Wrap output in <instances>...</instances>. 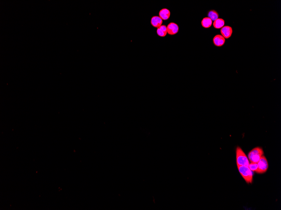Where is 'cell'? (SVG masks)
Instances as JSON below:
<instances>
[{
	"instance_id": "3957f363",
	"label": "cell",
	"mask_w": 281,
	"mask_h": 210,
	"mask_svg": "<svg viewBox=\"0 0 281 210\" xmlns=\"http://www.w3.org/2000/svg\"><path fill=\"white\" fill-rule=\"evenodd\" d=\"M263 155V151L259 147H256L252 150L248 154V158L250 162L257 163Z\"/></svg>"
},
{
	"instance_id": "9c48e42d",
	"label": "cell",
	"mask_w": 281,
	"mask_h": 210,
	"mask_svg": "<svg viewBox=\"0 0 281 210\" xmlns=\"http://www.w3.org/2000/svg\"><path fill=\"white\" fill-rule=\"evenodd\" d=\"M159 17L162 20H167L169 19L171 16V12L168 9L164 8L161 9L159 12Z\"/></svg>"
},
{
	"instance_id": "4fadbf2b",
	"label": "cell",
	"mask_w": 281,
	"mask_h": 210,
	"mask_svg": "<svg viewBox=\"0 0 281 210\" xmlns=\"http://www.w3.org/2000/svg\"><path fill=\"white\" fill-rule=\"evenodd\" d=\"M207 17L211 19L212 21H215L219 18V14L216 11L211 10L207 14Z\"/></svg>"
},
{
	"instance_id": "7c38bea8",
	"label": "cell",
	"mask_w": 281,
	"mask_h": 210,
	"mask_svg": "<svg viewBox=\"0 0 281 210\" xmlns=\"http://www.w3.org/2000/svg\"><path fill=\"white\" fill-rule=\"evenodd\" d=\"M224 20L223 19H220V18H218L214 21V23H213L214 27L217 29L222 28L223 27H224Z\"/></svg>"
},
{
	"instance_id": "8992f818",
	"label": "cell",
	"mask_w": 281,
	"mask_h": 210,
	"mask_svg": "<svg viewBox=\"0 0 281 210\" xmlns=\"http://www.w3.org/2000/svg\"><path fill=\"white\" fill-rule=\"evenodd\" d=\"M221 33L222 36H223L224 38L229 39L232 35L233 30L231 27L226 26L222 28L221 30Z\"/></svg>"
},
{
	"instance_id": "8fae6325",
	"label": "cell",
	"mask_w": 281,
	"mask_h": 210,
	"mask_svg": "<svg viewBox=\"0 0 281 210\" xmlns=\"http://www.w3.org/2000/svg\"><path fill=\"white\" fill-rule=\"evenodd\" d=\"M212 23H213V21L208 17L203 18L201 21V24L204 28H210L211 26Z\"/></svg>"
},
{
	"instance_id": "277c9868",
	"label": "cell",
	"mask_w": 281,
	"mask_h": 210,
	"mask_svg": "<svg viewBox=\"0 0 281 210\" xmlns=\"http://www.w3.org/2000/svg\"><path fill=\"white\" fill-rule=\"evenodd\" d=\"M257 163L258 165V168L256 172V173L258 174H263L265 173L268 170L269 164L266 158L263 155L262 156Z\"/></svg>"
},
{
	"instance_id": "7a4b0ae2",
	"label": "cell",
	"mask_w": 281,
	"mask_h": 210,
	"mask_svg": "<svg viewBox=\"0 0 281 210\" xmlns=\"http://www.w3.org/2000/svg\"><path fill=\"white\" fill-rule=\"evenodd\" d=\"M238 169L241 175L247 184L252 183L253 175L252 171L248 167L245 166H237Z\"/></svg>"
},
{
	"instance_id": "5bb4252c",
	"label": "cell",
	"mask_w": 281,
	"mask_h": 210,
	"mask_svg": "<svg viewBox=\"0 0 281 210\" xmlns=\"http://www.w3.org/2000/svg\"><path fill=\"white\" fill-rule=\"evenodd\" d=\"M248 167L253 172H256L258 170V163H255V162H251L249 165Z\"/></svg>"
},
{
	"instance_id": "6da1fadb",
	"label": "cell",
	"mask_w": 281,
	"mask_h": 210,
	"mask_svg": "<svg viewBox=\"0 0 281 210\" xmlns=\"http://www.w3.org/2000/svg\"><path fill=\"white\" fill-rule=\"evenodd\" d=\"M236 161L237 166L248 167L250 164L248 158L239 146H237L236 148Z\"/></svg>"
},
{
	"instance_id": "5b68a950",
	"label": "cell",
	"mask_w": 281,
	"mask_h": 210,
	"mask_svg": "<svg viewBox=\"0 0 281 210\" xmlns=\"http://www.w3.org/2000/svg\"><path fill=\"white\" fill-rule=\"evenodd\" d=\"M167 33L171 35H175L177 34L179 31V27L177 24L173 22H172L168 24L167 27Z\"/></svg>"
},
{
	"instance_id": "30bf717a",
	"label": "cell",
	"mask_w": 281,
	"mask_h": 210,
	"mask_svg": "<svg viewBox=\"0 0 281 210\" xmlns=\"http://www.w3.org/2000/svg\"><path fill=\"white\" fill-rule=\"evenodd\" d=\"M157 33L158 36L161 37H164L167 34V26L165 25L161 26L157 29Z\"/></svg>"
},
{
	"instance_id": "52a82bcc",
	"label": "cell",
	"mask_w": 281,
	"mask_h": 210,
	"mask_svg": "<svg viewBox=\"0 0 281 210\" xmlns=\"http://www.w3.org/2000/svg\"><path fill=\"white\" fill-rule=\"evenodd\" d=\"M225 39L224 37L220 34H217L214 37L213 39V43L215 46L217 47H221L223 46L225 43Z\"/></svg>"
},
{
	"instance_id": "ba28073f",
	"label": "cell",
	"mask_w": 281,
	"mask_h": 210,
	"mask_svg": "<svg viewBox=\"0 0 281 210\" xmlns=\"http://www.w3.org/2000/svg\"><path fill=\"white\" fill-rule=\"evenodd\" d=\"M162 22L163 21L162 19L158 16L153 17L151 20V24L152 25L157 28L162 26Z\"/></svg>"
}]
</instances>
